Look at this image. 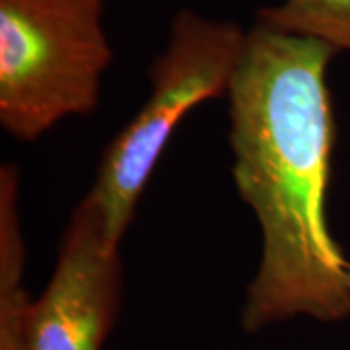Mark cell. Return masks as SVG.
I'll return each instance as SVG.
<instances>
[{
  "label": "cell",
  "instance_id": "3957f363",
  "mask_svg": "<svg viewBox=\"0 0 350 350\" xmlns=\"http://www.w3.org/2000/svg\"><path fill=\"white\" fill-rule=\"evenodd\" d=\"M105 0H0V125L33 142L90 115L113 61Z\"/></svg>",
  "mask_w": 350,
  "mask_h": 350
},
{
  "label": "cell",
  "instance_id": "52a82bcc",
  "mask_svg": "<svg viewBox=\"0 0 350 350\" xmlns=\"http://www.w3.org/2000/svg\"><path fill=\"white\" fill-rule=\"evenodd\" d=\"M347 278H349V286H350V261H349V269H347Z\"/></svg>",
  "mask_w": 350,
  "mask_h": 350
},
{
  "label": "cell",
  "instance_id": "277c9868",
  "mask_svg": "<svg viewBox=\"0 0 350 350\" xmlns=\"http://www.w3.org/2000/svg\"><path fill=\"white\" fill-rule=\"evenodd\" d=\"M119 245L82 200L64 230L47 286L29 304V350H103L123 300Z\"/></svg>",
  "mask_w": 350,
  "mask_h": 350
},
{
  "label": "cell",
  "instance_id": "7a4b0ae2",
  "mask_svg": "<svg viewBox=\"0 0 350 350\" xmlns=\"http://www.w3.org/2000/svg\"><path fill=\"white\" fill-rule=\"evenodd\" d=\"M245 41L247 31L234 22L175 14L167 47L150 66L148 100L109 142L82 199L113 241L121 243L179 123L200 103L228 96Z\"/></svg>",
  "mask_w": 350,
  "mask_h": 350
},
{
  "label": "cell",
  "instance_id": "8992f818",
  "mask_svg": "<svg viewBox=\"0 0 350 350\" xmlns=\"http://www.w3.org/2000/svg\"><path fill=\"white\" fill-rule=\"evenodd\" d=\"M255 24L350 53V0H284L257 10Z\"/></svg>",
  "mask_w": 350,
  "mask_h": 350
},
{
  "label": "cell",
  "instance_id": "6da1fadb",
  "mask_svg": "<svg viewBox=\"0 0 350 350\" xmlns=\"http://www.w3.org/2000/svg\"><path fill=\"white\" fill-rule=\"evenodd\" d=\"M333 55L327 43L255 24L226 96L236 187L262 234L241 308L247 333L350 315L349 261L325 214L337 140L327 86Z\"/></svg>",
  "mask_w": 350,
  "mask_h": 350
},
{
  "label": "cell",
  "instance_id": "5b68a950",
  "mask_svg": "<svg viewBox=\"0 0 350 350\" xmlns=\"http://www.w3.org/2000/svg\"><path fill=\"white\" fill-rule=\"evenodd\" d=\"M20 175L16 165L0 170V350H29L27 312L31 298L24 286L25 243L18 213Z\"/></svg>",
  "mask_w": 350,
  "mask_h": 350
}]
</instances>
